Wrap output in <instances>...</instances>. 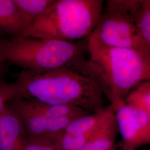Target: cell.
<instances>
[{"label": "cell", "mask_w": 150, "mask_h": 150, "mask_svg": "<svg viewBox=\"0 0 150 150\" xmlns=\"http://www.w3.org/2000/svg\"><path fill=\"white\" fill-rule=\"evenodd\" d=\"M16 82L21 98L76 106L87 113L105 107L103 94L95 81L74 68L40 73L22 70L17 75Z\"/></svg>", "instance_id": "obj_2"}, {"label": "cell", "mask_w": 150, "mask_h": 150, "mask_svg": "<svg viewBox=\"0 0 150 150\" xmlns=\"http://www.w3.org/2000/svg\"><path fill=\"white\" fill-rule=\"evenodd\" d=\"M24 150H56L47 142L38 139H28Z\"/></svg>", "instance_id": "obj_16"}, {"label": "cell", "mask_w": 150, "mask_h": 150, "mask_svg": "<svg viewBox=\"0 0 150 150\" xmlns=\"http://www.w3.org/2000/svg\"><path fill=\"white\" fill-rule=\"evenodd\" d=\"M5 62V60L0 53V75L2 74L3 72V70L4 69V64Z\"/></svg>", "instance_id": "obj_17"}, {"label": "cell", "mask_w": 150, "mask_h": 150, "mask_svg": "<svg viewBox=\"0 0 150 150\" xmlns=\"http://www.w3.org/2000/svg\"><path fill=\"white\" fill-rule=\"evenodd\" d=\"M82 72L95 81L116 106L140 83L150 81V58L134 50L108 47L90 35Z\"/></svg>", "instance_id": "obj_1"}, {"label": "cell", "mask_w": 150, "mask_h": 150, "mask_svg": "<svg viewBox=\"0 0 150 150\" xmlns=\"http://www.w3.org/2000/svg\"><path fill=\"white\" fill-rule=\"evenodd\" d=\"M88 38L75 41L18 36L0 38V53L5 61L32 72L67 67L82 72L88 57Z\"/></svg>", "instance_id": "obj_3"}, {"label": "cell", "mask_w": 150, "mask_h": 150, "mask_svg": "<svg viewBox=\"0 0 150 150\" xmlns=\"http://www.w3.org/2000/svg\"><path fill=\"white\" fill-rule=\"evenodd\" d=\"M103 5L102 0H54L18 36L66 41L84 39L95 28Z\"/></svg>", "instance_id": "obj_4"}, {"label": "cell", "mask_w": 150, "mask_h": 150, "mask_svg": "<svg viewBox=\"0 0 150 150\" xmlns=\"http://www.w3.org/2000/svg\"><path fill=\"white\" fill-rule=\"evenodd\" d=\"M118 134L115 108L113 106L81 150H113Z\"/></svg>", "instance_id": "obj_10"}, {"label": "cell", "mask_w": 150, "mask_h": 150, "mask_svg": "<svg viewBox=\"0 0 150 150\" xmlns=\"http://www.w3.org/2000/svg\"><path fill=\"white\" fill-rule=\"evenodd\" d=\"M142 0H108L91 35L111 47L134 50L150 58V48L137 26Z\"/></svg>", "instance_id": "obj_5"}, {"label": "cell", "mask_w": 150, "mask_h": 150, "mask_svg": "<svg viewBox=\"0 0 150 150\" xmlns=\"http://www.w3.org/2000/svg\"><path fill=\"white\" fill-rule=\"evenodd\" d=\"M115 150V149H114V150Z\"/></svg>", "instance_id": "obj_19"}, {"label": "cell", "mask_w": 150, "mask_h": 150, "mask_svg": "<svg viewBox=\"0 0 150 150\" xmlns=\"http://www.w3.org/2000/svg\"><path fill=\"white\" fill-rule=\"evenodd\" d=\"M125 101L150 116V90L139 85L129 92Z\"/></svg>", "instance_id": "obj_13"}, {"label": "cell", "mask_w": 150, "mask_h": 150, "mask_svg": "<svg viewBox=\"0 0 150 150\" xmlns=\"http://www.w3.org/2000/svg\"><path fill=\"white\" fill-rule=\"evenodd\" d=\"M28 142L21 118L7 103L0 116V150H24Z\"/></svg>", "instance_id": "obj_8"}, {"label": "cell", "mask_w": 150, "mask_h": 150, "mask_svg": "<svg viewBox=\"0 0 150 150\" xmlns=\"http://www.w3.org/2000/svg\"><path fill=\"white\" fill-rule=\"evenodd\" d=\"M13 1L17 7L21 19L23 26L22 33L30 27L32 23L47 9L54 1V0Z\"/></svg>", "instance_id": "obj_12"}, {"label": "cell", "mask_w": 150, "mask_h": 150, "mask_svg": "<svg viewBox=\"0 0 150 150\" xmlns=\"http://www.w3.org/2000/svg\"><path fill=\"white\" fill-rule=\"evenodd\" d=\"M139 85L143 87H144V88L150 90V81L144 82L140 83Z\"/></svg>", "instance_id": "obj_18"}, {"label": "cell", "mask_w": 150, "mask_h": 150, "mask_svg": "<svg viewBox=\"0 0 150 150\" xmlns=\"http://www.w3.org/2000/svg\"><path fill=\"white\" fill-rule=\"evenodd\" d=\"M10 103L37 115L49 119L67 116L79 117L88 114L85 111L79 107L48 104L30 98H17L12 100Z\"/></svg>", "instance_id": "obj_9"}, {"label": "cell", "mask_w": 150, "mask_h": 150, "mask_svg": "<svg viewBox=\"0 0 150 150\" xmlns=\"http://www.w3.org/2000/svg\"><path fill=\"white\" fill-rule=\"evenodd\" d=\"M0 31L12 38L22 32L21 19L13 0H0Z\"/></svg>", "instance_id": "obj_11"}, {"label": "cell", "mask_w": 150, "mask_h": 150, "mask_svg": "<svg viewBox=\"0 0 150 150\" xmlns=\"http://www.w3.org/2000/svg\"><path fill=\"white\" fill-rule=\"evenodd\" d=\"M17 98H21V92L16 81L13 83L0 81V116L6 105Z\"/></svg>", "instance_id": "obj_15"}, {"label": "cell", "mask_w": 150, "mask_h": 150, "mask_svg": "<svg viewBox=\"0 0 150 150\" xmlns=\"http://www.w3.org/2000/svg\"><path fill=\"white\" fill-rule=\"evenodd\" d=\"M9 103L21 118L28 139H42L57 134L62 131L71 121L78 118L74 116L45 118Z\"/></svg>", "instance_id": "obj_7"}, {"label": "cell", "mask_w": 150, "mask_h": 150, "mask_svg": "<svg viewBox=\"0 0 150 150\" xmlns=\"http://www.w3.org/2000/svg\"><path fill=\"white\" fill-rule=\"evenodd\" d=\"M121 150H137L150 144V116L126 103L114 106Z\"/></svg>", "instance_id": "obj_6"}, {"label": "cell", "mask_w": 150, "mask_h": 150, "mask_svg": "<svg viewBox=\"0 0 150 150\" xmlns=\"http://www.w3.org/2000/svg\"><path fill=\"white\" fill-rule=\"evenodd\" d=\"M136 23L141 36L150 48V0H142Z\"/></svg>", "instance_id": "obj_14"}]
</instances>
